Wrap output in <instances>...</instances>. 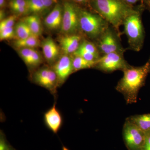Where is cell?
<instances>
[{"label":"cell","mask_w":150,"mask_h":150,"mask_svg":"<svg viewBox=\"0 0 150 150\" xmlns=\"http://www.w3.org/2000/svg\"><path fill=\"white\" fill-rule=\"evenodd\" d=\"M123 25L130 48L134 51H139L144 39V27L139 13L135 11L129 15Z\"/></svg>","instance_id":"277c9868"},{"label":"cell","mask_w":150,"mask_h":150,"mask_svg":"<svg viewBox=\"0 0 150 150\" xmlns=\"http://www.w3.org/2000/svg\"><path fill=\"white\" fill-rule=\"evenodd\" d=\"M26 22L33 35L39 37L42 34V26L41 20L38 15L32 14L23 19Z\"/></svg>","instance_id":"2e32d148"},{"label":"cell","mask_w":150,"mask_h":150,"mask_svg":"<svg viewBox=\"0 0 150 150\" xmlns=\"http://www.w3.org/2000/svg\"><path fill=\"white\" fill-rule=\"evenodd\" d=\"M78 48L88 51L97 56H99V50L98 48L93 43L88 40H84L82 41L79 47Z\"/></svg>","instance_id":"7402d4cb"},{"label":"cell","mask_w":150,"mask_h":150,"mask_svg":"<svg viewBox=\"0 0 150 150\" xmlns=\"http://www.w3.org/2000/svg\"><path fill=\"white\" fill-rule=\"evenodd\" d=\"M128 119L146 134L150 132V113L135 115Z\"/></svg>","instance_id":"ac0fdd59"},{"label":"cell","mask_w":150,"mask_h":150,"mask_svg":"<svg viewBox=\"0 0 150 150\" xmlns=\"http://www.w3.org/2000/svg\"><path fill=\"white\" fill-rule=\"evenodd\" d=\"M79 16L80 30L92 39H99L108 28V22L99 15L79 9Z\"/></svg>","instance_id":"3957f363"},{"label":"cell","mask_w":150,"mask_h":150,"mask_svg":"<svg viewBox=\"0 0 150 150\" xmlns=\"http://www.w3.org/2000/svg\"><path fill=\"white\" fill-rule=\"evenodd\" d=\"M5 12L4 9H1L0 10V21H1L6 18Z\"/></svg>","instance_id":"1f68e13d"},{"label":"cell","mask_w":150,"mask_h":150,"mask_svg":"<svg viewBox=\"0 0 150 150\" xmlns=\"http://www.w3.org/2000/svg\"><path fill=\"white\" fill-rule=\"evenodd\" d=\"M30 13L38 14L46 11L42 0H26Z\"/></svg>","instance_id":"44dd1931"},{"label":"cell","mask_w":150,"mask_h":150,"mask_svg":"<svg viewBox=\"0 0 150 150\" xmlns=\"http://www.w3.org/2000/svg\"><path fill=\"white\" fill-rule=\"evenodd\" d=\"M32 79L38 85L44 88L56 96L59 83L57 75L53 68L43 67L38 69L33 73Z\"/></svg>","instance_id":"52a82bcc"},{"label":"cell","mask_w":150,"mask_h":150,"mask_svg":"<svg viewBox=\"0 0 150 150\" xmlns=\"http://www.w3.org/2000/svg\"><path fill=\"white\" fill-rule=\"evenodd\" d=\"M44 123L46 127L54 134H57L63 125V117L56 107V103L44 113Z\"/></svg>","instance_id":"8fae6325"},{"label":"cell","mask_w":150,"mask_h":150,"mask_svg":"<svg viewBox=\"0 0 150 150\" xmlns=\"http://www.w3.org/2000/svg\"><path fill=\"white\" fill-rule=\"evenodd\" d=\"M63 8L61 31L66 35L76 34L80 30L79 8L69 2H65Z\"/></svg>","instance_id":"8992f818"},{"label":"cell","mask_w":150,"mask_h":150,"mask_svg":"<svg viewBox=\"0 0 150 150\" xmlns=\"http://www.w3.org/2000/svg\"><path fill=\"white\" fill-rule=\"evenodd\" d=\"M129 65L123 58V53L115 52L100 57L95 67L104 72L111 73L117 70L123 71Z\"/></svg>","instance_id":"ba28073f"},{"label":"cell","mask_w":150,"mask_h":150,"mask_svg":"<svg viewBox=\"0 0 150 150\" xmlns=\"http://www.w3.org/2000/svg\"><path fill=\"white\" fill-rule=\"evenodd\" d=\"M39 37L32 35L24 39H16L14 41V46L18 49L21 48H37L40 46Z\"/></svg>","instance_id":"e0dca14e"},{"label":"cell","mask_w":150,"mask_h":150,"mask_svg":"<svg viewBox=\"0 0 150 150\" xmlns=\"http://www.w3.org/2000/svg\"><path fill=\"white\" fill-rule=\"evenodd\" d=\"M21 58L29 69H35L40 66L42 59L39 52L34 48H25L18 49Z\"/></svg>","instance_id":"7c38bea8"},{"label":"cell","mask_w":150,"mask_h":150,"mask_svg":"<svg viewBox=\"0 0 150 150\" xmlns=\"http://www.w3.org/2000/svg\"><path fill=\"white\" fill-rule=\"evenodd\" d=\"M0 150H15L7 141L4 135L1 132L0 136Z\"/></svg>","instance_id":"4316f807"},{"label":"cell","mask_w":150,"mask_h":150,"mask_svg":"<svg viewBox=\"0 0 150 150\" xmlns=\"http://www.w3.org/2000/svg\"><path fill=\"white\" fill-rule=\"evenodd\" d=\"M123 71V77L118 82L116 90L123 95L127 103H136L139 91L150 72V60L141 67L129 65Z\"/></svg>","instance_id":"6da1fadb"},{"label":"cell","mask_w":150,"mask_h":150,"mask_svg":"<svg viewBox=\"0 0 150 150\" xmlns=\"http://www.w3.org/2000/svg\"><path fill=\"white\" fill-rule=\"evenodd\" d=\"M17 18V16L14 14L4 19L1 21L0 22V31L6 28L13 27Z\"/></svg>","instance_id":"cb8c5ba5"},{"label":"cell","mask_w":150,"mask_h":150,"mask_svg":"<svg viewBox=\"0 0 150 150\" xmlns=\"http://www.w3.org/2000/svg\"><path fill=\"white\" fill-rule=\"evenodd\" d=\"M45 10L48 11L55 3V0H42Z\"/></svg>","instance_id":"f546056e"},{"label":"cell","mask_w":150,"mask_h":150,"mask_svg":"<svg viewBox=\"0 0 150 150\" xmlns=\"http://www.w3.org/2000/svg\"><path fill=\"white\" fill-rule=\"evenodd\" d=\"M8 4L28 8L27 3L26 0H9Z\"/></svg>","instance_id":"83f0119b"},{"label":"cell","mask_w":150,"mask_h":150,"mask_svg":"<svg viewBox=\"0 0 150 150\" xmlns=\"http://www.w3.org/2000/svg\"><path fill=\"white\" fill-rule=\"evenodd\" d=\"M9 6L11 10L16 15H27L28 13H30L27 7L13 4H9Z\"/></svg>","instance_id":"d4e9b609"},{"label":"cell","mask_w":150,"mask_h":150,"mask_svg":"<svg viewBox=\"0 0 150 150\" xmlns=\"http://www.w3.org/2000/svg\"><path fill=\"white\" fill-rule=\"evenodd\" d=\"M15 37L14 28H10L0 31V40H8Z\"/></svg>","instance_id":"484cf974"},{"label":"cell","mask_w":150,"mask_h":150,"mask_svg":"<svg viewBox=\"0 0 150 150\" xmlns=\"http://www.w3.org/2000/svg\"><path fill=\"white\" fill-rule=\"evenodd\" d=\"M43 54L49 64H54L59 58L60 50L58 45L51 37H48L42 43Z\"/></svg>","instance_id":"4fadbf2b"},{"label":"cell","mask_w":150,"mask_h":150,"mask_svg":"<svg viewBox=\"0 0 150 150\" xmlns=\"http://www.w3.org/2000/svg\"><path fill=\"white\" fill-rule=\"evenodd\" d=\"M73 54L74 56H80L86 60L91 62H96L100 57L99 56H97L80 48H78L77 50Z\"/></svg>","instance_id":"603a6c76"},{"label":"cell","mask_w":150,"mask_h":150,"mask_svg":"<svg viewBox=\"0 0 150 150\" xmlns=\"http://www.w3.org/2000/svg\"><path fill=\"white\" fill-rule=\"evenodd\" d=\"M81 38L78 34L67 35L60 39V44L64 54H74L81 43Z\"/></svg>","instance_id":"9a60e30c"},{"label":"cell","mask_w":150,"mask_h":150,"mask_svg":"<svg viewBox=\"0 0 150 150\" xmlns=\"http://www.w3.org/2000/svg\"><path fill=\"white\" fill-rule=\"evenodd\" d=\"M63 6L58 4L56 5L44 19L46 27L51 30L61 29L63 19Z\"/></svg>","instance_id":"5bb4252c"},{"label":"cell","mask_w":150,"mask_h":150,"mask_svg":"<svg viewBox=\"0 0 150 150\" xmlns=\"http://www.w3.org/2000/svg\"><path fill=\"white\" fill-rule=\"evenodd\" d=\"M91 6L98 15L117 30L133 10L121 0H92Z\"/></svg>","instance_id":"7a4b0ae2"},{"label":"cell","mask_w":150,"mask_h":150,"mask_svg":"<svg viewBox=\"0 0 150 150\" xmlns=\"http://www.w3.org/2000/svg\"><path fill=\"white\" fill-rule=\"evenodd\" d=\"M125 1L129 4H134L137 3L139 0H125Z\"/></svg>","instance_id":"d6a6232c"},{"label":"cell","mask_w":150,"mask_h":150,"mask_svg":"<svg viewBox=\"0 0 150 150\" xmlns=\"http://www.w3.org/2000/svg\"><path fill=\"white\" fill-rule=\"evenodd\" d=\"M14 29L16 40L24 39L33 35L27 23L23 19L16 24Z\"/></svg>","instance_id":"d6986e66"},{"label":"cell","mask_w":150,"mask_h":150,"mask_svg":"<svg viewBox=\"0 0 150 150\" xmlns=\"http://www.w3.org/2000/svg\"><path fill=\"white\" fill-rule=\"evenodd\" d=\"M96 62L88 61L80 56H74L73 58L74 72L95 67Z\"/></svg>","instance_id":"ffe728a7"},{"label":"cell","mask_w":150,"mask_h":150,"mask_svg":"<svg viewBox=\"0 0 150 150\" xmlns=\"http://www.w3.org/2000/svg\"><path fill=\"white\" fill-rule=\"evenodd\" d=\"M149 1H150V0H149Z\"/></svg>","instance_id":"e575fe53"},{"label":"cell","mask_w":150,"mask_h":150,"mask_svg":"<svg viewBox=\"0 0 150 150\" xmlns=\"http://www.w3.org/2000/svg\"><path fill=\"white\" fill-rule=\"evenodd\" d=\"M7 4V0H0V8L3 9L5 8Z\"/></svg>","instance_id":"4dcf8cb0"},{"label":"cell","mask_w":150,"mask_h":150,"mask_svg":"<svg viewBox=\"0 0 150 150\" xmlns=\"http://www.w3.org/2000/svg\"><path fill=\"white\" fill-rule=\"evenodd\" d=\"M73 1L77 2H83L84 1H85L86 0H73Z\"/></svg>","instance_id":"836d02e7"},{"label":"cell","mask_w":150,"mask_h":150,"mask_svg":"<svg viewBox=\"0 0 150 150\" xmlns=\"http://www.w3.org/2000/svg\"><path fill=\"white\" fill-rule=\"evenodd\" d=\"M123 138L130 150H142L146 139V134L128 119L123 126Z\"/></svg>","instance_id":"5b68a950"},{"label":"cell","mask_w":150,"mask_h":150,"mask_svg":"<svg viewBox=\"0 0 150 150\" xmlns=\"http://www.w3.org/2000/svg\"><path fill=\"white\" fill-rule=\"evenodd\" d=\"M57 76L59 86L65 82L71 74L74 72L73 58L64 54L59 58L53 67Z\"/></svg>","instance_id":"30bf717a"},{"label":"cell","mask_w":150,"mask_h":150,"mask_svg":"<svg viewBox=\"0 0 150 150\" xmlns=\"http://www.w3.org/2000/svg\"><path fill=\"white\" fill-rule=\"evenodd\" d=\"M142 150H150V132L146 134L145 143Z\"/></svg>","instance_id":"f1b7e54d"},{"label":"cell","mask_w":150,"mask_h":150,"mask_svg":"<svg viewBox=\"0 0 150 150\" xmlns=\"http://www.w3.org/2000/svg\"><path fill=\"white\" fill-rule=\"evenodd\" d=\"M99 39L98 49L103 55L115 52L123 54L124 49L120 45L115 33L109 28Z\"/></svg>","instance_id":"9c48e42d"}]
</instances>
